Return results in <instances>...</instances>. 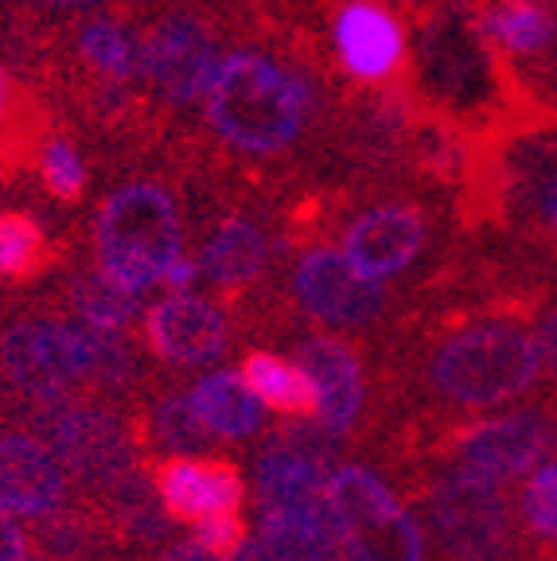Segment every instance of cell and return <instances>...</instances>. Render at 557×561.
Listing matches in <instances>:
<instances>
[{
    "label": "cell",
    "mask_w": 557,
    "mask_h": 561,
    "mask_svg": "<svg viewBox=\"0 0 557 561\" xmlns=\"http://www.w3.org/2000/svg\"><path fill=\"white\" fill-rule=\"evenodd\" d=\"M331 227H340V254L359 273L375 280H394L410 273L433 250L436 210L418 195H383L366 207H355L336 192Z\"/></svg>",
    "instance_id": "7"
},
{
    "label": "cell",
    "mask_w": 557,
    "mask_h": 561,
    "mask_svg": "<svg viewBox=\"0 0 557 561\" xmlns=\"http://www.w3.org/2000/svg\"><path fill=\"white\" fill-rule=\"evenodd\" d=\"M35 172H39V184L52 195L55 203H82L90 187V172L87 160H82L79 145L62 133H52L39 149V160H35Z\"/></svg>",
    "instance_id": "28"
},
{
    "label": "cell",
    "mask_w": 557,
    "mask_h": 561,
    "mask_svg": "<svg viewBox=\"0 0 557 561\" xmlns=\"http://www.w3.org/2000/svg\"><path fill=\"white\" fill-rule=\"evenodd\" d=\"M238 370H242L253 394L262 398L265 410H273L277 417H316L320 413L316 382L296 359L273 355L265 347H246Z\"/></svg>",
    "instance_id": "25"
},
{
    "label": "cell",
    "mask_w": 557,
    "mask_h": 561,
    "mask_svg": "<svg viewBox=\"0 0 557 561\" xmlns=\"http://www.w3.org/2000/svg\"><path fill=\"white\" fill-rule=\"evenodd\" d=\"M534 335L542 351V378H549L557 394V305H546L534 312Z\"/></svg>",
    "instance_id": "31"
},
{
    "label": "cell",
    "mask_w": 557,
    "mask_h": 561,
    "mask_svg": "<svg viewBox=\"0 0 557 561\" xmlns=\"http://www.w3.org/2000/svg\"><path fill=\"white\" fill-rule=\"evenodd\" d=\"M75 59L87 75L82 87L140 90V35L117 16H94L75 32ZM79 90V87H75Z\"/></svg>",
    "instance_id": "21"
},
{
    "label": "cell",
    "mask_w": 557,
    "mask_h": 561,
    "mask_svg": "<svg viewBox=\"0 0 557 561\" xmlns=\"http://www.w3.org/2000/svg\"><path fill=\"white\" fill-rule=\"evenodd\" d=\"M246 538H250V523H246L242 511H218V515L192 523V542L223 561H235V553L242 550Z\"/></svg>",
    "instance_id": "30"
},
{
    "label": "cell",
    "mask_w": 557,
    "mask_h": 561,
    "mask_svg": "<svg viewBox=\"0 0 557 561\" xmlns=\"http://www.w3.org/2000/svg\"><path fill=\"white\" fill-rule=\"evenodd\" d=\"M328 511L348 561H429L421 518L371 465L340 460L331 468Z\"/></svg>",
    "instance_id": "6"
},
{
    "label": "cell",
    "mask_w": 557,
    "mask_h": 561,
    "mask_svg": "<svg viewBox=\"0 0 557 561\" xmlns=\"http://www.w3.org/2000/svg\"><path fill=\"white\" fill-rule=\"evenodd\" d=\"M273 265V234L250 207L223 210L203 242L200 270L235 312L262 289Z\"/></svg>",
    "instance_id": "12"
},
{
    "label": "cell",
    "mask_w": 557,
    "mask_h": 561,
    "mask_svg": "<svg viewBox=\"0 0 557 561\" xmlns=\"http://www.w3.org/2000/svg\"><path fill=\"white\" fill-rule=\"evenodd\" d=\"M258 538L277 561H343V542L328 507H262Z\"/></svg>",
    "instance_id": "24"
},
{
    "label": "cell",
    "mask_w": 557,
    "mask_h": 561,
    "mask_svg": "<svg viewBox=\"0 0 557 561\" xmlns=\"http://www.w3.org/2000/svg\"><path fill=\"white\" fill-rule=\"evenodd\" d=\"M157 480L160 503L168 518L180 526H192L195 518L218 515V511H242L246 476L235 460L215 453H175L148 460Z\"/></svg>",
    "instance_id": "14"
},
{
    "label": "cell",
    "mask_w": 557,
    "mask_h": 561,
    "mask_svg": "<svg viewBox=\"0 0 557 561\" xmlns=\"http://www.w3.org/2000/svg\"><path fill=\"white\" fill-rule=\"evenodd\" d=\"M79 495L55 448L35 430L0 433V507L20 518H47Z\"/></svg>",
    "instance_id": "13"
},
{
    "label": "cell",
    "mask_w": 557,
    "mask_h": 561,
    "mask_svg": "<svg viewBox=\"0 0 557 561\" xmlns=\"http://www.w3.org/2000/svg\"><path fill=\"white\" fill-rule=\"evenodd\" d=\"M401 488L413 491L441 561H531V535L499 480L461 465H421L401 472Z\"/></svg>",
    "instance_id": "2"
},
{
    "label": "cell",
    "mask_w": 557,
    "mask_h": 561,
    "mask_svg": "<svg viewBox=\"0 0 557 561\" xmlns=\"http://www.w3.org/2000/svg\"><path fill=\"white\" fill-rule=\"evenodd\" d=\"M331 51H336V67L355 87H386L410 67L406 24L386 0H336Z\"/></svg>",
    "instance_id": "10"
},
{
    "label": "cell",
    "mask_w": 557,
    "mask_h": 561,
    "mask_svg": "<svg viewBox=\"0 0 557 561\" xmlns=\"http://www.w3.org/2000/svg\"><path fill=\"white\" fill-rule=\"evenodd\" d=\"M52 110L9 62L0 59V175L32 168L52 137Z\"/></svg>",
    "instance_id": "19"
},
{
    "label": "cell",
    "mask_w": 557,
    "mask_h": 561,
    "mask_svg": "<svg viewBox=\"0 0 557 561\" xmlns=\"http://www.w3.org/2000/svg\"><path fill=\"white\" fill-rule=\"evenodd\" d=\"M27 558V535L16 523L12 511L0 507V561H24Z\"/></svg>",
    "instance_id": "32"
},
{
    "label": "cell",
    "mask_w": 557,
    "mask_h": 561,
    "mask_svg": "<svg viewBox=\"0 0 557 561\" xmlns=\"http://www.w3.org/2000/svg\"><path fill=\"white\" fill-rule=\"evenodd\" d=\"M187 398H192V410L200 413V421L218 440H250L265 430V405L250 390L242 370H211V375L195 378Z\"/></svg>",
    "instance_id": "22"
},
{
    "label": "cell",
    "mask_w": 557,
    "mask_h": 561,
    "mask_svg": "<svg viewBox=\"0 0 557 561\" xmlns=\"http://www.w3.org/2000/svg\"><path fill=\"white\" fill-rule=\"evenodd\" d=\"M140 340L157 363L187 370L223 359L230 351V340H235V328H230L227 308H218L215 300L200 297V293L180 289L145 308Z\"/></svg>",
    "instance_id": "11"
},
{
    "label": "cell",
    "mask_w": 557,
    "mask_h": 561,
    "mask_svg": "<svg viewBox=\"0 0 557 561\" xmlns=\"http://www.w3.org/2000/svg\"><path fill=\"white\" fill-rule=\"evenodd\" d=\"M35 4H47V9H94L102 0H35Z\"/></svg>",
    "instance_id": "36"
},
{
    "label": "cell",
    "mask_w": 557,
    "mask_h": 561,
    "mask_svg": "<svg viewBox=\"0 0 557 561\" xmlns=\"http://www.w3.org/2000/svg\"><path fill=\"white\" fill-rule=\"evenodd\" d=\"M70 324H75V343H79L82 390L122 405L137 402L148 390V382H145V367H140L137 351L125 340V332L87 324L79 316H70Z\"/></svg>",
    "instance_id": "17"
},
{
    "label": "cell",
    "mask_w": 557,
    "mask_h": 561,
    "mask_svg": "<svg viewBox=\"0 0 557 561\" xmlns=\"http://www.w3.org/2000/svg\"><path fill=\"white\" fill-rule=\"evenodd\" d=\"M62 245L47 234V227L24 207H0V280L24 289L55 270Z\"/></svg>",
    "instance_id": "26"
},
{
    "label": "cell",
    "mask_w": 557,
    "mask_h": 561,
    "mask_svg": "<svg viewBox=\"0 0 557 561\" xmlns=\"http://www.w3.org/2000/svg\"><path fill=\"white\" fill-rule=\"evenodd\" d=\"M90 500H94L102 523L110 526V535L129 553H152L160 546H168V538H172L175 523L168 518L164 503H160L148 460H137L129 472H122L110 488H102Z\"/></svg>",
    "instance_id": "16"
},
{
    "label": "cell",
    "mask_w": 557,
    "mask_h": 561,
    "mask_svg": "<svg viewBox=\"0 0 557 561\" xmlns=\"http://www.w3.org/2000/svg\"><path fill=\"white\" fill-rule=\"evenodd\" d=\"M98 265L125 289H152L183 254V215L175 192L160 180H125L94 210Z\"/></svg>",
    "instance_id": "3"
},
{
    "label": "cell",
    "mask_w": 557,
    "mask_h": 561,
    "mask_svg": "<svg viewBox=\"0 0 557 561\" xmlns=\"http://www.w3.org/2000/svg\"><path fill=\"white\" fill-rule=\"evenodd\" d=\"M235 561H277V558H273L270 546H265L262 538H246L242 550L235 553Z\"/></svg>",
    "instance_id": "35"
},
{
    "label": "cell",
    "mask_w": 557,
    "mask_h": 561,
    "mask_svg": "<svg viewBox=\"0 0 557 561\" xmlns=\"http://www.w3.org/2000/svg\"><path fill=\"white\" fill-rule=\"evenodd\" d=\"M479 27L511 59H546L557 51V16L546 0H476Z\"/></svg>",
    "instance_id": "23"
},
{
    "label": "cell",
    "mask_w": 557,
    "mask_h": 561,
    "mask_svg": "<svg viewBox=\"0 0 557 561\" xmlns=\"http://www.w3.org/2000/svg\"><path fill=\"white\" fill-rule=\"evenodd\" d=\"M24 561H55L52 553H35V558H24Z\"/></svg>",
    "instance_id": "37"
},
{
    "label": "cell",
    "mask_w": 557,
    "mask_h": 561,
    "mask_svg": "<svg viewBox=\"0 0 557 561\" xmlns=\"http://www.w3.org/2000/svg\"><path fill=\"white\" fill-rule=\"evenodd\" d=\"M24 413L27 430H35L55 448L82 495H98L137 460H145L133 433L129 405L122 402L75 390L55 402L24 405Z\"/></svg>",
    "instance_id": "4"
},
{
    "label": "cell",
    "mask_w": 557,
    "mask_h": 561,
    "mask_svg": "<svg viewBox=\"0 0 557 561\" xmlns=\"http://www.w3.org/2000/svg\"><path fill=\"white\" fill-rule=\"evenodd\" d=\"M218 16L180 0L140 32V94L160 125L203 102L218 62Z\"/></svg>",
    "instance_id": "5"
},
{
    "label": "cell",
    "mask_w": 557,
    "mask_h": 561,
    "mask_svg": "<svg viewBox=\"0 0 557 561\" xmlns=\"http://www.w3.org/2000/svg\"><path fill=\"white\" fill-rule=\"evenodd\" d=\"M328 476L331 468L296 453L277 440H265V448L253 460V495L258 507H328Z\"/></svg>",
    "instance_id": "20"
},
{
    "label": "cell",
    "mask_w": 557,
    "mask_h": 561,
    "mask_svg": "<svg viewBox=\"0 0 557 561\" xmlns=\"http://www.w3.org/2000/svg\"><path fill=\"white\" fill-rule=\"evenodd\" d=\"M129 421L145 460L175 453H211L218 440L192 410V398L180 390H160V394L145 390L137 402H129Z\"/></svg>",
    "instance_id": "18"
},
{
    "label": "cell",
    "mask_w": 557,
    "mask_h": 561,
    "mask_svg": "<svg viewBox=\"0 0 557 561\" xmlns=\"http://www.w3.org/2000/svg\"><path fill=\"white\" fill-rule=\"evenodd\" d=\"M62 300H67V316H79L98 328H114V332H129L140 316V293L125 289L102 265H82L70 273L62 285Z\"/></svg>",
    "instance_id": "27"
},
{
    "label": "cell",
    "mask_w": 557,
    "mask_h": 561,
    "mask_svg": "<svg viewBox=\"0 0 557 561\" xmlns=\"http://www.w3.org/2000/svg\"><path fill=\"white\" fill-rule=\"evenodd\" d=\"M288 297L308 320L340 332H375L394 308V293L383 280L359 273L328 238L296 245Z\"/></svg>",
    "instance_id": "8"
},
{
    "label": "cell",
    "mask_w": 557,
    "mask_h": 561,
    "mask_svg": "<svg viewBox=\"0 0 557 561\" xmlns=\"http://www.w3.org/2000/svg\"><path fill=\"white\" fill-rule=\"evenodd\" d=\"M145 561H223V558H215V553H207L195 542H175V546H160V550H152Z\"/></svg>",
    "instance_id": "34"
},
{
    "label": "cell",
    "mask_w": 557,
    "mask_h": 561,
    "mask_svg": "<svg viewBox=\"0 0 557 561\" xmlns=\"http://www.w3.org/2000/svg\"><path fill=\"white\" fill-rule=\"evenodd\" d=\"M200 277H203V270H200V257H187V254H180L172 265H168V270H164V277H160V280H164V285H168V289H172V293H180V289H192V285H195V280H200Z\"/></svg>",
    "instance_id": "33"
},
{
    "label": "cell",
    "mask_w": 557,
    "mask_h": 561,
    "mask_svg": "<svg viewBox=\"0 0 557 561\" xmlns=\"http://www.w3.org/2000/svg\"><path fill=\"white\" fill-rule=\"evenodd\" d=\"M293 359L308 370L320 394L316 417L343 440L359 437L366 425V363L351 340L328 332L300 335L293 343Z\"/></svg>",
    "instance_id": "15"
},
{
    "label": "cell",
    "mask_w": 557,
    "mask_h": 561,
    "mask_svg": "<svg viewBox=\"0 0 557 561\" xmlns=\"http://www.w3.org/2000/svg\"><path fill=\"white\" fill-rule=\"evenodd\" d=\"M523 530L542 546H557V460L538 465L514 495Z\"/></svg>",
    "instance_id": "29"
},
{
    "label": "cell",
    "mask_w": 557,
    "mask_h": 561,
    "mask_svg": "<svg viewBox=\"0 0 557 561\" xmlns=\"http://www.w3.org/2000/svg\"><path fill=\"white\" fill-rule=\"evenodd\" d=\"M285 39L288 59L265 47H235L218 62L203 94V122L223 157L277 164L316 129V117L323 114L312 67L316 47L305 32H288Z\"/></svg>",
    "instance_id": "1"
},
{
    "label": "cell",
    "mask_w": 557,
    "mask_h": 561,
    "mask_svg": "<svg viewBox=\"0 0 557 561\" xmlns=\"http://www.w3.org/2000/svg\"><path fill=\"white\" fill-rule=\"evenodd\" d=\"M0 386L20 405L55 402L82 390L79 343L70 316L20 312L0 324Z\"/></svg>",
    "instance_id": "9"
}]
</instances>
